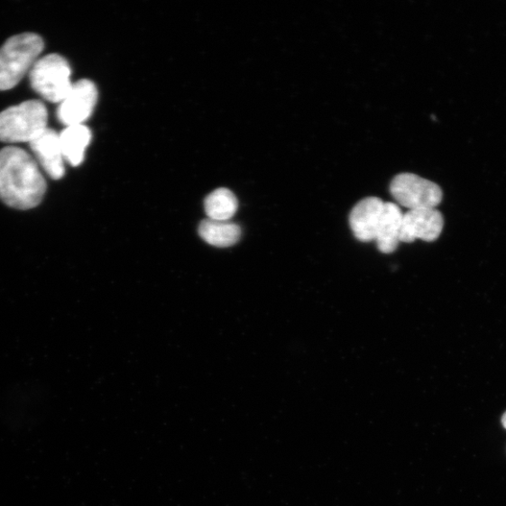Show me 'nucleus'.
Instances as JSON below:
<instances>
[{
  "instance_id": "nucleus-1",
  "label": "nucleus",
  "mask_w": 506,
  "mask_h": 506,
  "mask_svg": "<svg viewBox=\"0 0 506 506\" xmlns=\"http://www.w3.org/2000/svg\"><path fill=\"white\" fill-rule=\"evenodd\" d=\"M45 192L46 181L35 159L16 147L0 151V199L13 208L28 210L41 203Z\"/></svg>"
},
{
  "instance_id": "nucleus-2",
  "label": "nucleus",
  "mask_w": 506,
  "mask_h": 506,
  "mask_svg": "<svg viewBox=\"0 0 506 506\" xmlns=\"http://www.w3.org/2000/svg\"><path fill=\"white\" fill-rule=\"evenodd\" d=\"M42 38L32 32L11 37L0 48V90L17 86L43 51Z\"/></svg>"
},
{
  "instance_id": "nucleus-3",
  "label": "nucleus",
  "mask_w": 506,
  "mask_h": 506,
  "mask_svg": "<svg viewBox=\"0 0 506 506\" xmlns=\"http://www.w3.org/2000/svg\"><path fill=\"white\" fill-rule=\"evenodd\" d=\"M48 112L38 100L23 102L0 112V141L31 143L47 129Z\"/></svg>"
},
{
  "instance_id": "nucleus-4",
  "label": "nucleus",
  "mask_w": 506,
  "mask_h": 506,
  "mask_svg": "<svg viewBox=\"0 0 506 506\" xmlns=\"http://www.w3.org/2000/svg\"><path fill=\"white\" fill-rule=\"evenodd\" d=\"M70 76L69 62L59 54L40 58L30 71L33 90L44 100L54 104H60L74 85Z\"/></svg>"
},
{
  "instance_id": "nucleus-5",
  "label": "nucleus",
  "mask_w": 506,
  "mask_h": 506,
  "mask_svg": "<svg viewBox=\"0 0 506 506\" xmlns=\"http://www.w3.org/2000/svg\"><path fill=\"white\" fill-rule=\"evenodd\" d=\"M390 190L396 202L409 210L437 208L443 200L439 185L411 173L397 175Z\"/></svg>"
},
{
  "instance_id": "nucleus-6",
  "label": "nucleus",
  "mask_w": 506,
  "mask_h": 506,
  "mask_svg": "<svg viewBox=\"0 0 506 506\" xmlns=\"http://www.w3.org/2000/svg\"><path fill=\"white\" fill-rule=\"evenodd\" d=\"M97 100L98 90L92 81H78L60 104L57 113L60 123L66 127L83 125L92 115Z\"/></svg>"
},
{
  "instance_id": "nucleus-7",
  "label": "nucleus",
  "mask_w": 506,
  "mask_h": 506,
  "mask_svg": "<svg viewBox=\"0 0 506 506\" xmlns=\"http://www.w3.org/2000/svg\"><path fill=\"white\" fill-rule=\"evenodd\" d=\"M444 216L437 208L408 210L402 216L400 243L412 244L417 239L432 243L441 235Z\"/></svg>"
},
{
  "instance_id": "nucleus-8",
  "label": "nucleus",
  "mask_w": 506,
  "mask_h": 506,
  "mask_svg": "<svg viewBox=\"0 0 506 506\" xmlns=\"http://www.w3.org/2000/svg\"><path fill=\"white\" fill-rule=\"evenodd\" d=\"M387 202L368 198L358 202L349 216V224L355 238L361 243L375 241Z\"/></svg>"
},
{
  "instance_id": "nucleus-9",
  "label": "nucleus",
  "mask_w": 506,
  "mask_h": 506,
  "mask_svg": "<svg viewBox=\"0 0 506 506\" xmlns=\"http://www.w3.org/2000/svg\"><path fill=\"white\" fill-rule=\"evenodd\" d=\"M36 161L48 176L55 180L65 175L64 156L60 146V133L47 128L30 143Z\"/></svg>"
},
{
  "instance_id": "nucleus-10",
  "label": "nucleus",
  "mask_w": 506,
  "mask_h": 506,
  "mask_svg": "<svg viewBox=\"0 0 506 506\" xmlns=\"http://www.w3.org/2000/svg\"><path fill=\"white\" fill-rule=\"evenodd\" d=\"M403 213L395 203L387 202V207L376 235L378 250L385 254L394 253L400 244V232Z\"/></svg>"
},
{
  "instance_id": "nucleus-11",
  "label": "nucleus",
  "mask_w": 506,
  "mask_h": 506,
  "mask_svg": "<svg viewBox=\"0 0 506 506\" xmlns=\"http://www.w3.org/2000/svg\"><path fill=\"white\" fill-rule=\"evenodd\" d=\"M60 146L64 160L72 166L80 165L91 141V132L83 125L66 127L60 133Z\"/></svg>"
},
{
  "instance_id": "nucleus-12",
  "label": "nucleus",
  "mask_w": 506,
  "mask_h": 506,
  "mask_svg": "<svg viewBox=\"0 0 506 506\" xmlns=\"http://www.w3.org/2000/svg\"><path fill=\"white\" fill-rule=\"evenodd\" d=\"M199 235L207 244L219 248L236 244L241 236L240 227L230 222L206 220L199 226Z\"/></svg>"
},
{
  "instance_id": "nucleus-13",
  "label": "nucleus",
  "mask_w": 506,
  "mask_h": 506,
  "mask_svg": "<svg viewBox=\"0 0 506 506\" xmlns=\"http://www.w3.org/2000/svg\"><path fill=\"white\" fill-rule=\"evenodd\" d=\"M237 208V199L228 189H216L205 200L206 213L212 221L229 222Z\"/></svg>"
},
{
  "instance_id": "nucleus-14",
  "label": "nucleus",
  "mask_w": 506,
  "mask_h": 506,
  "mask_svg": "<svg viewBox=\"0 0 506 506\" xmlns=\"http://www.w3.org/2000/svg\"><path fill=\"white\" fill-rule=\"evenodd\" d=\"M501 424H502L503 428H506V412L504 413V415L501 418Z\"/></svg>"
}]
</instances>
